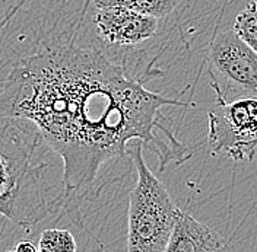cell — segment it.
I'll use <instances>...</instances> for the list:
<instances>
[{
    "label": "cell",
    "instance_id": "obj_8",
    "mask_svg": "<svg viewBox=\"0 0 257 252\" xmlns=\"http://www.w3.org/2000/svg\"><path fill=\"white\" fill-rule=\"evenodd\" d=\"M91 3L94 8L118 6L160 19L176 11L178 0H91Z\"/></svg>",
    "mask_w": 257,
    "mask_h": 252
},
{
    "label": "cell",
    "instance_id": "obj_11",
    "mask_svg": "<svg viewBox=\"0 0 257 252\" xmlns=\"http://www.w3.org/2000/svg\"><path fill=\"white\" fill-rule=\"evenodd\" d=\"M15 252H38V243H34L32 240H19L15 246L12 248Z\"/></svg>",
    "mask_w": 257,
    "mask_h": 252
},
{
    "label": "cell",
    "instance_id": "obj_3",
    "mask_svg": "<svg viewBox=\"0 0 257 252\" xmlns=\"http://www.w3.org/2000/svg\"><path fill=\"white\" fill-rule=\"evenodd\" d=\"M142 147V140L135 139L126 149L138 172L128 198L127 251L165 252L178 207L165 185L148 168Z\"/></svg>",
    "mask_w": 257,
    "mask_h": 252
},
{
    "label": "cell",
    "instance_id": "obj_5",
    "mask_svg": "<svg viewBox=\"0 0 257 252\" xmlns=\"http://www.w3.org/2000/svg\"><path fill=\"white\" fill-rule=\"evenodd\" d=\"M209 146L212 153L237 160L257 156V99L245 98L216 104L209 111Z\"/></svg>",
    "mask_w": 257,
    "mask_h": 252
},
{
    "label": "cell",
    "instance_id": "obj_7",
    "mask_svg": "<svg viewBox=\"0 0 257 252\" xmlns=\"http://www.w3.org/2000/svg\"><path fill=\"white\" fill-rule=\"evenodd\" d=\"M225 248V239L216 230L196 220L187 211L177 210L165 252H212Z\"/></svg>",
    "mask_w": 257,
    "mask_h": 252
},
{
    "label": "cell",
    "instance_id": "obj_6",
    "mask_svg": "<svg viewBox=\"0 0 257 252\" xmlns=\"http://www.w3.org/2000/svg\"><path fill=\"white\" fill-rule=\"evenodd\" d=\"M92 24L96 37L107 46L130 48L152 38L158 31V19L126 8H95Z\"/></svg>",
    "mask_w": 257,
    "mask_h": 252
},
{
    "label": "cell",
    "instance_id": "obj_10",
    "mask_svg": "<svg viewBox=\"0 0 257 252\" xmlns=\"http://www.w3.org/2000/svg\"><path fill=\"white\" fill-rule=\"evenodd\" d=\"M75 236L66 229H46L38 239V252H75Z\"/></svg>",
    "mask_w": 257,
    "mask_h": 252
},
{
    "label": "cell",
    "instance_id": "obj_1",
    "mask_svg": "<svg viewBox=\"0 0 257 252\" xmlns=\"http://www.w3.org/2000/svg\"><path fill=\"white\" fill-rule=\"evenodd\" d=\"M107 44H80L76 34L40 41L0 79V115L31 120L63 160L66 195L94 185L101 166L126 156L128 142L142 140L167 163L190 158L174 139L161 108L183 105L145 89L152 75H128L124 63L105 54Z\"/></svg>",
    "mask_w": 257,
    "mask_h": 252
},
{
    "label": "cell",
    "instance_id": "obj_2",
    "mask_svg": "<svg viewBox=\"0 0 257 252\" xmlns=\"http://www.w3.org/2000/svg\"><path fill=\"white\" fill-rule=\"evenodd\" d=\"M66 198L63 160L40 128L24 117L0 115V216L30 229Z\"/></svg>",
    "mask_w": 257,
    "mask_h": 252
},
{
    "label": "cell",
    "instance_id": "obj_9",
    "mask_svg": "<svg viewBox=\"0 0 257 252\" xmlns=\"http://www.w3.org/2000/svg\"><path fill=\"white\" fill-rule=\"evenodd\" d=\"M241 40L257 53V2L250 0L248 5L235 18L234 30Z\"/></svg>",
    "mask_w": 257,
    "mask_h": 252
},
{
    "label": "cell",
    "instance_id": "obj_12",
    "mask_svg": "<svg viewBox=\"0 0 257 252\" xmlns=\"http://www.w3.org/2000/svg\"><path fill=\"white\" fill-rule=\"evenodd\" d=\"M256 2H257V0H256Z\"/></svg>",
    "mask_w": 257,
    "mask_h": 252
},
{
    "label": "cell",
    "instance_id": "obj_4",
    "mask_svg": "<svg viewBox=\"0 0 257 252\" xmlns=\"http://www.w3.org/2000/svg\"><path fill=\"white\" fill-rule=\"evenodd\" d=\"M209 79L216 104L257 99V53L234 31L215 35L208 51Z\"/></svg>",
    "mask_w": 257,
    "mask_h": 252
}]
</instances>
